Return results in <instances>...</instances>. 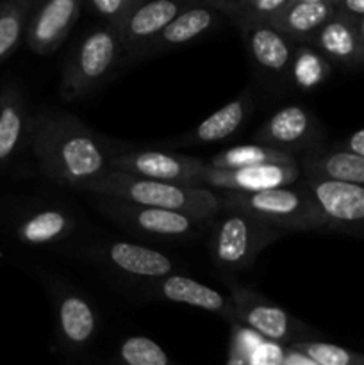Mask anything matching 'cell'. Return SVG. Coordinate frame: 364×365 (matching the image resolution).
Returning <instances> with one entry per match:
<instances>
[{
    "label": "cell",
    "instance_id": "cell-1",
    "mask_svg": "<svg viewBox=\"0 0 364 365\" xmlns=\"http://www.w3.org/2000/svg\"><path fill=\"white\" fill-rule=\"evenodd\" d=\"M31 132L43 173L82 192L109 173L111 160L120 153L81 118L64 110L39 114Z\"/></svg>",
    "mask_w": 364,
    "mask_h": 365
},
{
    "label": "cell",
    "instance_id": "cell-2",
    "mask_svg": "<svg viewBox=\"0 0 364 365\" xmlns=\"http://www.w3.org/2000/svg\"><path fill=\"white\" fill-rule=\"evenodd\" d=\"M84 192L96 198H113L136 205L173 210L203 223H211L221 212L220 195L213 189L168 184L120 171H109Z\"/></svg>",
    "mask_w": 364,
    "mask_h": 365
},
{
    "label": "cell",
    "instance_id": "cell-3",
    "mask_svg": "<svg viewBox=\"0 0 364 365\" xmlns=\"http://www.w3.org/2000/svg\"><path fill=\"white\" fill-rule=\"evenodd\" d=\"M125 61L118 29L106 24L91 25L79 38L61 70L59 93L64 102H81L102 88Z\"/></svg>",
    "mask_w": 364,
    "mask_h": 365
},
{
    "label": "cell",
    "instance_id": "cell-4",
    "mask_svg": "<svg viewBox=\"0 0 364 365\" xmlns=\"http://www.w3.org/2000/svg\"><path fill=\"white\" fill-rule=\"evenodd\" d=\"M221 209L241 210L278 232H323L325 223L316 203L300 180L289 187L261 192H221Z\"/></svg>",
    "mask_w": 364,
    "mask_h": 365
},
{
    "label": "cell",
    "instance_id": "cell-5",
    "mask_svg": "<svg viewBox=\"0 0 364 365\" xmlns=\"http://www.w3.org/2000/svg\"><path fill=\"white\" fill-rule=\"evenodd\" d=\"M280 235L282 232L253 220L241 210L221 209L211 221L207 250L221 273L238 274L248 269L261 252Z\"/></svg>",
    "mask_w": 364,
    "mask_h": 365
},
{
    "label": "cell",
    "instance_id": "cell-6",
    "mask_svg": "<svg viewBox=\"0 0 364 365\" xmlns=\"http://www.w3.org/2000/svg\"><path fill=\"white\" fill-rule=\"evenodd\" d=\"M227 289L232 302V321L239 327L264 341L288 348L310 341L313 330L309 327L257 291L232 280H227Z\"/></svg>",
    "mask_w": 364,
    "mask_h": 365
},
{
    "label": "cell",
    "instance_id": "cell-7",
    "mask_svg": "<svg viewBox=\"0 0 364 365\" xmlns=\"http://www.w3.org/2000/svg\"><path fill=\"white\" fill-rule=\"evenodd\" d=\"M93 205L100 214L123 228L125 232L152 241L181 242L200 235L207 223L173 210L153 209V207L136 205L113 198H96Z\"/></svg>",
    "mask_w": 364,
    "mask_h": 365
},
{
    "label": "cell",
    "instance_id": "cell-8",
    "mask_svg": "<svg viewBox=\"0 0 364 365\" xmlns=\"http://www.w3.org/2000/svg\"><path fill=\"white\" fill-rule=\"evenodd\" d=\"M313 202L316 203L325 230L364 237V187L348 182L320 177L300 178Z\"/></svg>",
    "mask_w": 364,
    "mask_h": 365
},
{
    "label": "cell",
    "instance_id": "cell-9",
    "mask_svg": "<svg viewBox=\"0 0 364 365\" xmlns=\"http://www.w3.org/2000/svg\"><path fill=\"white\" fill-rule=\"evenodd\" d=\"M209 170V163L191 155H182L161 150H131L120 152L111 160V171L134 175L168 184L206 187L203 175Z\"/></svg>",
    "mask_w": 364,
    "mask_h": 365
},
{
    "label": "cell",
    "instance_id": "cell-10",
    "mask_svg": "<svg viewBox=\"0 0 364 365\" xmlns=\"http://www.w3.org/2000/svg\"><path fill=\"white\" fill-rule=\"evenodd\" d=\"M323 127L320 120L302 106H285L275 110L253 135L257 145L277 152L303 157L323 148Z\"/></svg>",
    "mask_w": 364,
    "mask_h": 365
},
{
    "label": "cell",
    "instance_id": "cell-11",
    "mask_svg": "<svg viewBox=\"0 0 364 365\" xmlns=\"http://www.w3.org/2000/svg\"><path fill=\"white\" fill-rule=\"evenodd\" d=\"M243 43L253 70L268 84H285L291 81L293 63H295V43L270 24L253 25L243 29Z\"/></svg>",
    "mask_w": 364,
    "mask_h": 365
},
{
    "label": "cell",
    "instance_id": "cell-12",
    "mask_svg": "<svg viewBox=\"0 0 364 365\" xmlns=\"http://www.w3.org/2000/svg\"><path fill=\"white\" fill-rule=\"evenodd\" d=\"M191 2L177 0H148L136 6L118 32L125 48V59L138 61L148 56V50L164 29L186 9Z\"/></svg>",
    "mask_w": 364,
    "mask_h": 365
},
{
    "label": "cell",
    "instance_id": "cell-13",
    "mask_svg": "<svg viewBox=\"0 0 364 365\" xmlns=\"http://www.w3.org/2000/svg\"><path fill=\"white\" fill-rule=\"evenodd\" d=\"M89 259L123 277L156 282L173 274L175 264L166 253L128 241H111L88 253Z\"/></svg>",
    "mask_w": 364,
    "mask_h": 365
},
{
    "label": "cell",
    "instance_id": "cell-14",
    "mask_svg": "<svg viewBox=\"0 0 364 365\" xmlns=\"http://www.w3.org/2000/svg\"><path fill=\"white\" fill-rule=\"evenodd\" d=\"M56 331L61 348L79 353L98 335V314L93 303L77 289L61 285L56 296Z\"/></svg>",
    "mask_w": 364,
    "mask_h": 365
},
{
    "label": "cell",
    "instance_id": "cell-15",
    "mask_svg": "<svg viewBox=\"0 0 364 365\" xmlns=\"http://www.w3.org/2000/svg\"><path fill=\"white\" fill-rule=\"evenodd\" d=\"M302 178L300 164H264L243 170H209L203 175V185L223 192H261L270 189L289 187Z\"/></svg>",
    "mask_w": 364,
    "mask_h": 365
},
{
    "label": "cell",
    "instance_id": "cell-16",
    "mask_svg": "<svg viewBox=\"0 0 364 365\" xmlns=\"http://www.w3.org/2000/svg\"><path fill=\"white\" fill-rule=\"evenodd\" d=\"M82 9L84 2L81 0H49L41 4L29 29V45L39 56L54 53L66 41Z\"/></svg>",
    "mask_w": 364,
    "mask_h": 365
},
{
    "label": "cell",
    "instance_id": "cell-17",
    "mask_svg": "<svg viewBox=\"0 0 364 365\" xmlns=\"http://www.w3.org/2000/svg\"><path fill=\"white\" fill-rule=\"evenodd\" d=\"M148 287L156 298L164 299V302L206 310V312L218 314V316L232 321L231 298L218 292L216 289L202 284V282L173 273L170 277L161 278V280L150 282Z\"/></svg>",
    "mask_w": 364,
    "mask_h": 365
},
{
    "label": "cell",
    "instance_id": "cell-18",
    "mask_svg": "<svg viewBox=\"0 0 364 365\" xmlns=\"http://www.w3.org/2000/svg\"><path fill=\"white\" fill-rule=\"evenodd\" d=\"M334 16V0H289L270 25L298 46L309 45L318 31Z\"/></svg>",
    "mask_w": 364,
    "mask_h": 365
},
{
    "label": "cell",
    "instance_id": "cell-19",
    "mask_svg": "<svg viewBox=\"0 0 364 365\" xmlns=\"http://www.w3.org/2000/svg\"><path fill=\"white\" fill-rule=\"evenodd\" d=\"M253 109V98L250 89H245L241 95L232 98L211 116H207L202 123L196 125L191 132L178 139V145H216L223 143L243 130Z\"/></svg>",
    "mask_w": 364,
    "mask_h": 365
},
{
    "label": "cell",
    "instance_id": "cell-20",
    "mask_svg": "<svg viewBox=\"0 0 364 365\" xmlns=\"http://www.w3.org/2000/svg\"><path fill=\"white\" fill-rule=\"evenodd\" d=\"M330 64L357 68L364 64V41L355 21L335 14L309 43Z\"/></svg>",
    "mask_w": 364,
    "mask_h": 365
},
{
    "label": "cell",
    "instance_id": "cell-21",
    "mask_svg": "<svg viewBox=\"0 0 364 365\" xmlns=\"http://www.w3.org/2000/svg\"><path fill=\"white\" fill-rule=\"evenodd\" d=\"M221 25V16L203 2H191L166 29L163 34L156 39L148 56H159V53L170 52V50L181 48L193 41H198L203 36L211 34Z\"/></svg>",
    "mask_w": 364,
    "mask_h": 365
},
{
    "label": "cell",
    "instance_id": "cell-22",
    "mask_svg": "<svg viewBox=\"0 0 364 365\" xmlns=\"http://www.w3.org/2000/svg\"><path fill=\"white\" fill-rule=\"evenodd\" d=\"M303 177H320L330 180L348 182L364 187V157L355 155L335 146L305 153L298 159Z\"/></svg>",
    "mask_w": 364,
    "mask_h": 365
},
{
    "label": "cell",
    "instance_id": "cell-23",
    "mask_svg": "<svg viewBox=\"0 0 364 365\" xmlns=\"http://www.w3.org/2000/svg\"><path fill=\"white\" fill-rule=\"evenodd\" d=\"M77 228V220L66 209H43L32 214L20 228V237L27 245L43 246L64 241Z\"/></svg>",
    "mask_w": 364,
    "mask_h": 365
},
{
    "label": "cell",
    "instance_id": "cell-24",
    "mask_svg": "<svg viewBox=\"0 0 364 365\" xmlns=\"http://www.w3.org/2000/svg\"><path fill=\"white\" fill-rule=\"evenodd\" d=\"M289 0H206L221 18H227L239 31L253 25L270 24Z\"/></svg>",
    "mask_w": 364,
    "mask_h": 365
},
{
    "label": "cell",
    "instance_id": "cell-25",
    "mask_svg": "<svg viewBox=\"0 0 364 365\" xmlns=\"http://www.w3.org/2000/svg\"><path fill=\"white\" fill-rule=\"evenodd\" d=\"M298 159L289 153L277 152L268 146L257 145H239L232 146V148L223 150V152L216 153L211 157L209 168L213 170H243V168H253V166H264V164H296Z\"/></svg>",
    "mask_w": 364,
    "mask_h": 365
},
{
    "label": "cell",
    "instance_id": "cell-26",
    "mask_svg": "<svg viewBox=\"0 0 364 365\" xmlns=\"http://www.w3.org/2000/svg\"><path fill=\"white\" fill-rule=\"evenodd\" d=\"M330 70L332 64L320 52L309 45H300L293 63L291 82H295L303 91H309L323 84L330 75Z\"/></svg>",
    "mask_w": 364,
    "mask_h": 365
},
{
    "label": "cell",
    "instance_id": "cell-27",
    "mask_svg": "<svg viewBox=\"0 0 364 365\" xmlns=\"http://www.w3.org/2000/svg\"><path fill=\"white\" fill-rule=\"evenodd\" d=\"M116 365H173V362L153 339L131 335L118 346Z\"/></svg>",
    "mask_w": 364,
    "mask_h": 365
},
{
    "label": "cell",
    "instance_id": "cell-28",
    "mask_svg": "<svg viewBox=\"0 0 364 365\" xmlns=\"http://www.w3.org/2000/svg\"><path fill=\"white\" fill-rule=\"evenodd\" d=\"M27 130V116L20 102L11 100L0 107V160H6L16 152Z\"/></svg>",
    "mask_w": 364,
    "mask_h": 365
},
{
    "label": "cell",
    "instance_id": "cell-29",
    "mask_svg": "<svg viewBox=\"0 0 364 365\" xmlns=\"http://www.w3.org/2000/svg\"><path fill=\"white\" fill-rule=\"evenodd\" d=\"M291 349L305 356L314 365H364V355L330 344V342L307 341L293 346Z\"/></svg>",
    "mask_w": 364,
    "mask_h": 365
},
{
    "label": "cell",
    "instance_id": "cell-30",
    "mask_svg": "<svg viewBox=\"0 0 364 365\" xmlns=\"http://www.w3.org/2000/svg\"><path fill=\"white\" fill-rule=\"evenodd\" d=\"M138 4L139 0H88L84 9L98 18L100 24L120 29Z\"/></svg>",
    "mask_w": 364,
    "mask_h": 365
},
{
    "label": "cell",
    "instance_id": "cell-31",
    "mask_svg": "<svg viewBox=\"0 0 364 365\" xmlns=\"http://www.w3.org/2000/svg\"><path fill=\"white\" fill-rule=\"evenodd\" d=\"M25 6H14L0 13V57L7 56L18 45L24 32Z\"/></svg>",
    "mask_w": 364,
    "mask_h": 365
},
{
    "label": "cell",
    "instance_id": "cell-32",
    "mask_svg": "<svg viewBox=\"0 0 364 365\" xmlns=\"http://www.w3.org/2000/svg\"><path fill=\"white\" fill-rule=\"evenodd\" d=\"M335 14L352 21L364 20V0H334Z\"/></svg>",
    "mask_w": 364,
    "mask_h": 365
},
{
    "label": "cell",
    "instance_id": "cell-33",
    "mask_svg": "<svg viewBox=\"0 0 364 365\" xmlns=\"http://www.w3.org/2000/svg\"><path fill=\"white\" fill-rule=\"evenodd\" d=\"M334 146L339 150H346V152H352L355 153V155L364 157V128L353 132L352 135H348V138L343 139V141L335 143Z\"/></svg>",
    "mask_w": 364,
    "mask_h": 365
},
{
    "label": "cell",
    "instance_id": "cell-34",
    "mask_svg": "<svg viewBox=\"0 0 364 365\" xmlns=\"http://www.w3.org/2000/svg\"><path fill=\"white\" fill-rule=\"evenodd\" d=\"M282 365H314L310 360H307L305 356L300 355V353H296L295 349H285V356H284V362Z\"/></svg>",
    "mask_w": 364,
    "mask_h": 365
},
{
    "label": "cell",
    "instance_id": "cell-35",
    "mask_svg": "<svg viewBox=\"0 0 364 365\" xmlns=\"http://www.w3.org/2000/svg\"><path fill=\"white\" fill-rule=\"evenodd\" d=\"M357 24V29H359V34H360V38H363V41H364V20H359V21H355Z\"/></svg>",
    "mask_w": 364,
    "mask_h": 365
}]
</instances>
